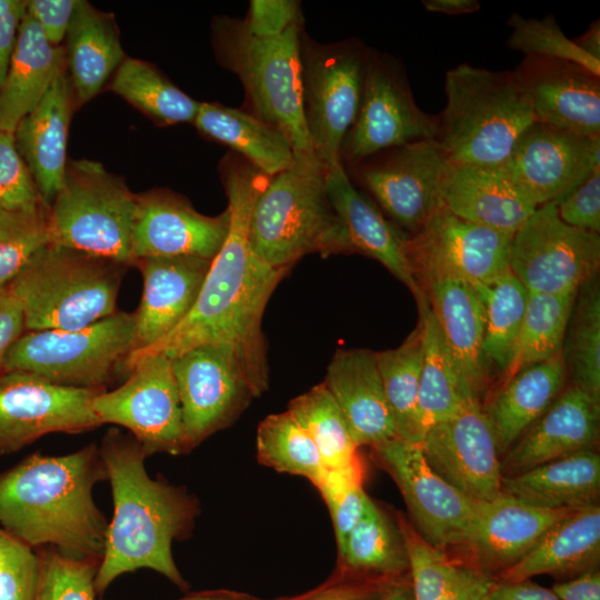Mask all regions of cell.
<instances>
[{"instance_id": "cell-1", "label": "cell", "mask_w": 600, "mask_h": 600, "mask_svg": "<svg viewBox=\"0 0 600 600\" xmlns=\"http://www.w3.org/2000/svg\"><path fill=\"white\" fill-rule=\"evenodd\" d=\"M221 176L228 198L229 230L211 261L196 304L164 338L132 351L121 370L130 373L156 354L173 359L200 344H224L234 351L262 394L269 384L262 318L270 297L289 270L264 263L249 242L251 211L270 177L236 157H227L221 163Z\"/></svg>"}, {"instance_id": "cell-2", "label": "cell", "mask_w": 600, "mask_h": 600, "mask_svg": "<svg viewBox=\"0 0 600 600\" xmlns=\"http://www.w3.org/2000/svg\"><path fill=\"white\" fill-rule=\"evenodd\" d=\"M99 451L111 486L113 517L94 580L98 597L118 577L139 569H151L188 591L171 550L173 541L192 532L198 500L182 487L151 478L144 467L148 456L131 434L109 429Z\"/></svg>"}, {"instance_id": "cell-3", "label": "cell", "mask_w": 600, "mask_h": 600, "mask_svg": "<svg viewBox=\"0 0 600 600\" xmlns=\"http://www.w3.org/2000/svg\"><path fill=\"white\" fill-rule=\"evenodd\" d=\"M104 480L96 443L63 456L30 454L0 473V528L31 548L101 559L109 522L92 491Z\"/></svg>"}, {"instance_id": "cell-4", "label": "cell", "mask_w": 600, "mask_h": 600, "mask_svg": "<svg viewBox=\"0 0 600 600\" xmlns=\"http://www.w3.org/2000/svg\"><path fill=\"white\" fill-rule=\"evenodd\" d=\"M327 167L311 153L270 177L253 204L249 242L254 254L276 269L290 270L310 253H353L326 184Z\"/></svg>"}, {"instance_id": "cell-5", "label": "cell", "mask_w": 600, "mask_h": 600, "mask_svg": "<svg viewBox=\"0 0 600 600\" xmlns=\"http://www.w3.org/2000/svg\"><path fill=\"white\" fill-rule=\"evenodd\" d=\"M444 91L434 140L453 164L502 166L537 121L512 71L461 63L446 72Z\"/></svg>"}, {"instance_id": "cell-6", "label": "cell", "mask_w": 600, "mask_h": 600, "mask_svg": "<svg viewBox=\"0 0 600 600\" xmlns=\"http://www.w3.org/2000/svg\"><path fill=\"white\" fill-rule=\"evenodd\" d=\"M128 266L49 243L9 283L28 331L77 330L117 312Z\"/></svg>"}, {"instance_id": "cell-7", "label": "cell", "mask_w": 600, "mask_h": 600, "mask_svg": "<svg viewBox=\"0 0 600 600\" xmlns=\"http://www.w3.org/2000/svg\"><path fill=\"white\" fill-rule=\"evenodd\" d=\"M301 24L276 37L249 32L243 20L218 17L212 43L220 64L236 73L252 114L279 129L294 153H311L302 107Z\"/></svg>"}, {"instance_id": "cell-8", "label": "cell", "mask_w": 600, "mask_h": 600, "mask_svg": "<svg viewBox=\"0 0 600 600\" xmlns=\"http://www.w3.org/2000/svg\"><path fill=\"white\" fill-rule=\"evenodd\" d=\"M136 203L123 179L101 163L70 161L48 210L51 243L130 267Z\"/></svg>"}, {"instance_id": "cell-9", "label": "cell", "mask_w": 600, "mask_h": 600, "mask_svg": "<svg viewBox=\"0 0 600 600\" xmlns=\"http://www.w3.org/2000/svg\"><path fill=\"white\" fill-rule=\"evenodd\" d=\"M134 346V312L117 311L77 330L23 332L8 351L3 369L63 387L106 390Z\"/></svg>"}, {"instance_id": "cell-10", "label": "cell", "mask_w": 600, "mask_h": 600, "mask_svg": "<svg viewBox=\"0 0 600 600\" xmlns=\"http://www.w3.org/2000/svg\"><path fill=\"white\" fill-rule=\"evenodd\" d=\"M368 51L357 41H301L306 128L313 153L327 168L341 162L342 143L360 104Z\"/></svg>"}, {"instance_id": "cell-11", "label": "cell", "mask_w": 600, "mask_h": 600, "mask_svg": "<svg viewBox=\"0 0 600 600\" xmlns=\"http://www.w3.org/2000/svg\"><path fill=\"white\" fill-rule=\"evenodd\" d=\"M438 118L416 103L399 61L369 50L359 109L347 132L341 162L358 164L382 151L436 139Z\"/></svg>"}, {"instance_id": "cell-12", "label": "cell", "mask_w": 600, "mask_h": 600, "mask_svg": "<svg viewBox=\"0 0 600 600\" xmlns=\"http://www.w3.org/2000/svg\"><path fill=\"white\" fill-rule=\"evenodd\" d=\"M509 267L529 292H577L598 276L600 236L567 224L548 202L513 233Z\"/></svg>"}, {"instance_id": "cell-13", "label": "cell", "mask_w": 600, "mask_h": 600, "mask_svg": "<svg viewBox=\"0 0 600 600\" xmlns=\"http://www.w3.org/2000/svg\"><path fill=\"white\" fill-rule=\"evenodd\" d=\"M92 409L102 424L130 431L147 456L190 452L171 359L152 356L140 362L119 388L99 392Z\"/></svg>"}, {"instance_id": "cell-14", "label": "cell", "mask_w": 600, "mask_h": 600, "mask_svg": "<svg viewBox=\"0 0 600 600\" xmlns=\"http://www.w3.org/2000/svg\"><path fill=\"white\" fill-rule=\"evenodd\" d=\"M190 450L230 426L261 394L224 344L193 347L171 359Z\"/></svg>"}, {"instance_id": "cell-15", "label": "cell", "mask_w": 600, "mask_h": 600, "mask_svg": "<svg viewBox=\"0 0 600 600\" xmlns=\"http://www.w3.org/2000/svg\"><path fill=\"white\" fill-rule=\"evenodd\" d=\"M450 164L432 139L382 151L356 166L360 181L391 222L411 236L442 207L441 186Z\"/></svg>"}, {"instance_id": "cell-16", "label": "cell", "mask_w": 600, "mask_h": 600, "mask_svg": "<svg viewBox=\"0 0 600 600\" xmlns=\"http://www.w3.org/2000/svg\"><path fill=\"white\" fill-rule=\"evenodd\" d=\"M512 236L466 221L441 207L418 232L407 236L404 249L418 286L434 277L478 284L510 271Z\"/></svg>"}, {"instance_id": "cell-17", "label": "cell", "mask_w": 600, "mask_h": 600, "mask_svg": "<svg viewBox=\"0 0 600 600\" xmlns=\"http://www.w3.org/2000/svg\"><path fill=\"white\" fill-rule=\"evenodd\" d=\"M103 390L63 387L21 371L0 373V454L56 432L82 433L102 423L92 409Z\"/></svg>"}, {"instance_id": "cell-18", "label": "cell", "mask_w": 600, "mask_h": 600, "mask_svg": "<svg viewBox=\"0 0 600 600\" xmlns=\"http://www.w3.org/2000/svg\"><path fill=\"white\" fill-rule=\"evenodd\" d=\"M371 449L398 486L418 533L443 551L461 547L479 502L437 474L417 443L393 437Z\"/></svg>"}, {"instance_id": "cell-19", "label": "cell", "mask_w": 600, "mask_h": 600, "mask_svg": "<svg viewBox=\"0 0 600 600\" xmlns=\"http://www.w3.org/2000/svg\"><path fill=\"white\" fill-rule=\"evenodd\" d=\"M419 446L431 469L470 500L486 502L501 494V453L480 401H468L457 414L428 428Z\"/></svg>"}, {"instance_id": "cell-20", "label": "cell", "mask_w": 600, "mask_h": 600, "mask_svg": "<svg viewBox=\"0 0 600 600\" xmlns=\"http://www.w3.org/2000/svg\"><path fill=\"white\" fill-rule=\"evenodd\" d=\"M502 166L536 208L558 202L600 167V136L583 137L536 121Z\"/></svg>"}, {"instance_id": "cell-21", "label": "cell", "mask_w": 600, "mask_h": 600, "mask_svg": "<svg viewBox=\"0 0 600 600\" xmlns=\"http://www.w3.org/2000/svg\"><path fill=\"white\" fill-rule=\"evenodd\" d=\"M229 211L206 216L167 189L137 194L131 237L133 263L142 258L197 256L212 260L229 230Z\"/></svg>"}, {"instance_id": "cell-22", "label": "cell", "mask_w": 600, "mask_h": 600, "mask_svg": "<svg viewBox=\"0 0 600 600\" xmlns=\"http://www.w3.org/2000/svg\"><path fill=\"white\" fill-rule=\"evenodd\" d=\"M537 121L600 136V76L572 61L527 56L512 71Z\"/></svg>"}, {"instance_id": "cell-23", "label": "cell", "mask_w": 600, "mask_h": 600, "mask_svg": "<svg viewBox=\"0 0 600 600\" xmlns=\"http://www.w3.org/2000/svg\"><path fill=\"white\" fill-rule=\"evenodd\" d=\"M600 402L571 384L504 452L502 476H513L573 453L596 450Z\"/></svg>"}, {"instance_id": "cell-24", "label": "cell", "mask_w": 600, "mask_h": 600, "mask_svg": "<svg viewBox=\"0 0 600 600\" xmlns=\"http://www.w3.org/2000/svg\"><path fill=\"white\" fill-rule=\"evenodd\" d=\"M570 509H541L500 494L479 502L461 547L470 563L496 578L517 563Z\"/></svg>"}, {"instance_id": "cell-25", "label": "cell", "mask_w": 600, "mask_h": 600, "mask_svg": "<svg viewBox=\"0 0 600 600\" xmlns=\"http://www.w3.org/2000/svg\"><path fill=\"white\" fill-rule=\"evenodd\" d=\"M211 261L197 256H171L142 258L133 263L142 274L143 292L134 312L132 351L152 346L181 323L198 300Z\"/></svg>"}, {"instance_id": "cell-26", "label": "cell", "mask_w": 600, "mask_h": 600, "mask_svg": "<svg viewBox=\"0 0 600 600\" xmlns=\"http://www.w3.org/2000/svg\"><path fill=\"white\" fill-rule=\"evenodd\" d=\"M470 396L480 401L490 369L483 350L484 312L474 287L451 277L419 282Z\"/></svg>"}, {"instance_id": "cell-27", "label": "cell", "mask_w": 600, "mask_h": 600, "mask_svg": "<svg viewBox=\"0 0 600 600\" xmlns=\"http://www.w3.org/2000/svg\"><path fill=\"white\" fill-rule=\"evenodd\" d=\"M322 383L340 409L358 448H372L396 437L374 351L338 350Z\"/></svg>"}, {"instance_id": "cell-28", "label": "cell", "mask_w": 600, "mask_h": 600, "mask_svg": "<svg viewBox=\"0 0 600 600\" xmlns=\"http://www.w3.org/2000/svg\"><path fill=\"white\" fill-rule=\"evenodd\" d=\"M326 184L331 206L341 221L352 252L379 261L413 293L418 307L427 302L406 256L407 234L356 189L342 162L327 168Z\"/></svg>"}, {"instance_id": "cell-29", "label": "cell", "mask_w": 600, "mask_h": 600, "mask_svg": "<svg viewBox=\"0 0 600 600\" xmlns=\"http://www.w3.org/2000/svg\"><path fill=\"white\" fill-rule=\"evenodd\" d=\"M66 68L58 72L43 98L14 131L17 148L48 208L62 186L68 166V131L74 96Z\"/></svg>"}, {"instance_id": "cell-30", "label": "cell", "mask_w": 600, "mask_h": 600, "mask_svg": "<svg viewBox=\"0 0 600 600\" xmlns=\"http://www.w3.org/2000/svg\"><path fill=\"white\" fill-rule=\"evenodd\" d=\"M442 207L457 217L513 234L537 209L503 166L451 163L441 186Z\"/></svg>"}, {"instance_id": "cell-31", "label": "cell", "mask_w": 600, "mask_h": 600, "mask_svg": "<svg viewBox=\"0 0 600 600\" xmlns=\"http://www.w3.org/2000/svg\"><path fill=\"white\" fill-rule=\"evenodd\" d=\"M600 507L571 511L551 526L534 547L494 579L519 581L549 574L567 581L599 568Z\"/></svg>"}, {"instance_id": "cell-32", "label": "cell", "mask_w": 600, "mask_h": 600, "mask_svg": "<svg viewBox=\"0 0 600 600\" xmlns=\"http://www.w3.org/2000/svg\"><path fill=\"white\" fill-rule=\"evenodd\" d=\"M501 493L541 509L577 510L597 506L600 456L597 450L582 451L502 477Z\"/></svg>"}, {"instance_id": "cell-33", "label": "cell", "mask_w": 600, "mask_h": 600, "mask_svg": "<svg viewBox=\"0 0 600 600\" xmlns=\"http://www.w3.org/2000/svg\"><path fill=\"white\" fill-rule=\"evenodd\" d=\"M66 40L74 102L83 104L101 91L126 59L119 31L111 13L78 0Z\"/></svg>"}, {"instance_id": "cell-34", "label": "cell", "mask_w": 600, "mask_h": 600, "mask_svg": "<svg viewBox=\"0 0 600 600\" xmlns=\"http://www.w3.org/2000/svg\"><path fill=\"white\" fill-rule=\"evenodd\" d=\"M64 67V50L51 44L40 26L26 12L0 88V128L14 133Z\"/></svg>"}, {"instance_id": "cell-35", "label": "cell", "mask_w": 600, "mask_h": 600, "mask_svg": "<svg viewBox=\"0 0 600 600\" xmlns=\"http://www.w3.org/2000/svg\"><path fill=\"white\" fill-rule=\"evenodd\" d=\"M567 376L563 354L532 364L502 383L484 409L501 454L551 406Z\"/></svg>"}, {"instance_id": "cell-36", "label": "cell", "mask_w": 600, "mask_h": 600, "mask_svg": "<svg viewBox=\"0 0 600 600\" xmlns=\"http://www.w3.org/2000/svg\"><path fill=\"white\" fill-rule=\"evenodd\" d=\"M197 130L230 147L262 173L272 177L294 160L288 138L254 114L216 102H200L192 122Z\"/></svg>"}, {"instance_id": "cell-37", "label": "cell", "mask_w": 600, "mask_h": 600, "mask_svg": "<svg viewBox=\"0 0 600 600\" xmlns=\"http://www.w3.org/2000/svg\"><path fill=\"white\" fill-rule=\"evenodd\" d=\"M422 362L418 408L423 432L457 414L473 399L461 380L454 360L428 302L419 307Z\"/></svg>"}, {"instance_id": "cell-38", "label": "cell", "mask_w": 600, "mask_h": 600, "mask_svg": "<svg viewBox=\"0 0 600 600\" xmlns=\"http://www.w3.org/2000/svg\"><path fill=\"white\" fill-rule=\"evenodd\" d=\"M340 571L366 578L397 580L409 576L404 540L397 522L373 501L338 553Z\"/></svg>"}, {"instance_id": "cell-39", "label": "cell", "mask_w": 600, "mask_h": 600, "mask_svg": "<svg viewBox=\"0 0 600 600\" xmlns=\"http://www.w3.org/2000/svg\"><path fill=\"white\" fill-rule=\"evenodd\" d=\"M577 292H529L526 313L501 384L519 371L563 352V343Z\"/></svg>"}, {"instance_id": "cell-40", "label": "cell", "mask_w": 600, "mask_h": 600, "mask_svg": "<svg viewBox=\"0 0 600 600\" xmlns=\"http://www.w3.org/2000/svg\"><path fill=\"white\" fill-rule=\"evenodd\" d=\"M376 359L396 437L419 444L424 436L418 408L422 362L419 323L399 347L376 352Z\"/></svg>"}, {"instance_id": "cell-41", "label": "cell", "mask_w": 600, "mask_h": 600, "mask_svg": "<svg viewBox=\"0 0 600 600\" xmlns=\"http://www.w3.org/2000/svg\"><path fill=\"white\" fill-rule=\"evenodd\" d=\"M110 89L162 126L192 123L200 104L154 66L134 58L121 62L112 76Z\"/></svg>"}, {"instance_id": "cell-42", "label": "cell", "mask_w": 600, "mask_h": 600, "mask_svg": "<svg viewBox=\"0 0 600 600\" xmlns=\"http://www.w3.org/2000/svg\"><path fill=\"white\" fill-rule=\"evenodd\" d=\"M287 410L310 436L327 470L362 463L342 413L322 382L293 398Z\"/></svg>"}, {"instance_id": "cell-43", "label": "cell", "mask_w": 600, "mask_h": 600, "mask_svg": "<svg viewBox=\"0 0 600 600\" xmlns=\"http://www.w3.org/2000/svg\"><path fill=\"white\" fill-rule=\"evenodd\" d=\"M472 286L484 312V356L491 368L502 372L526 313L529 291L511 271Z\"/></svg>"}, {"instance_id": "cell-44", "label": "cell", "mask_w": 600, "mask_h": 600, "mask_svg": "<svg viewBox=\"0 0 600 600\" xmlns=\"http://www.w3.org/2000/svg\"><path fill=\"white\" fill-rule=\"evenodd\" d=\"M562 352L573 386L600 402V288L598 277L579 290L572 307Z\"/></svg>"}, {"instance_id": "cell-45", "label": "cell", "mask_w": 600, "mask_h": 600, "mask_svg": "<svg viewBox=\"0 0 600 600\" xmlns=\"http://www.w3.org/2000/svg\"><path fill=\"white\" fill-rule=\"evenodd\" d=\"M259 463L278 472L300 476L314 487L327 469L314 442L287 410L266 417L257 429Z\"/></svg>"}, {"instance_id": "cell-46", "label": "cell", "mask_w": 600, "mask_h": 600, "mask_svg": "<svg viewBox=\"0 0 600 600\" xmlns=\"http://www.w3.org/2000/svg\"><path fill=\"white\" fill-rule=\"evenodd\" d=\"M48 210L0 211V284H8L51 243Z\"/></svg>"}, {"instance_id": "cell-47", "label": "cell", "mask_w": 600, "mask_h": 600, "mask_svg": "<svg viewBox=\"0 0 600 600\" xmlns=\"http://www.w3.org/2000/svg\"><path fill=\"white\" fill-rule=\"evenodd\" d=\"M507 24L512 29L507 40V46L511 50L520 51L526 57L537 56L572 61L600 76V60L586 53L573 39H569L552 14L536 19L512 13Z\"/></svg>"}, {"instance_id": "cell-48", "label": "cell", "mask_w": 600, "mask_h": 600, "mask_svg": "<svg viewBox=\"0 0 600 600\" xmlns=\"http://www.w3.org/2000/svg\"><path fill=\"white\" fill-rule=\"evenodd\" d=\"M37 553L36 600H97L94 580L101 559L71 557L49 547Z\"/></svg>"}, {"instance_id": "cell-49", "label": "cell", "mask_w": 600, "mask_h": 600, "mask_svg": "<svg viewBox=\"0 0 600 600\" xmlns=\"http://www.w3.org/2000/svg\"><path fill=\"white\" fill-rule=\"evenodd\" d=\"M316 488L329 509L340 553L372 501L363 489V466L327 470Z\"/></svg>"}, {"instance_id": "cell-50", "label": "cell", "mask_w": 600, "mask_h": 600, "mask_svg": "<svg viewBox=\"0 0 600 600\" xmlns=\"http://www.w3.org/2000/svg\"><path fill=\"white\" fill-rule=\"evenodd\" d=\"M43 207L14 133L0 128V211H36Z\"/></svg>"}, {"instance_id": "cell-51", "label": "cell", "mask_w": 600, "mask_h": 600, "mask_svg": "<svg viewBox=\"0 0 600 600\" xmlns=\"http://www.w3.org/2000/svg\"><path fill=\"white\" fill-rule=\"evenodd\" d=\"M0 528V600H36L39 557Z\"/></svg>"}, {"instance_id": "cell-52", "label": "cell", "mask_w": 600, "mask_h": 600, "mask_svg": "<svg viewBox=\"0 0 600 600\" xmlns=\"http://www.w3.org/2000/svg\"><path fill=\"white\" fill-rule=\"evenodd\" d=\"M393 581L360 577L334 569L332 574L316 588L276 600H382Z\"/></svg>"}, {"instance_id": "cell-53", "label": "cell", "mask_w": 600, "mask_h": 600, "mask_svg": "<svg viewBox=\"0 0 600 600\" xmlns=\"http://www.w3.org/2000/svg\"><path fill=\"white\" fill-rule=\"evenodd\" d=\"M557 203L560 219L569 226L599 233L600 167Z\"/></svg>"}, {"instance_id": "cell-54", "label": "cell", "mask_w": 600, "mask_h": 600, "mask_svg": "<svg viewBox=\"0 0 600 600\" xmlns=\"http://www.w3.org/2000/svg\"><path fill=\"white\" fill-rule=\"evenodd\" d=\"M243 22L254 36H280L302 23L300 3L293 0H252Z\"/></svg>"}, {"instance_id": "cell-55", "label": "cell", "mask_w": 600, "mask_h": 600, "mask_svg": "<svg viewBox=\"0 0 600 600\" xmlns=\"http://www.w3.org/2000/svg\"><path fill=\"white\" fill-rule=\"evenodd\" d=\"M27 12L40 26L48 41L59 47L66 38L78 0H28Z\"/></svg>"}, {"instance_id": "cell-56", "label": "cell", "mask_w": 600, "mask_h": 600, "mask_svg": "<svg viewBox=\"0 0 600 600\" xmlns=\"http://www.w3.org/2000/svg\"><path fill=\"white\" fill-rule=\"evenodd\" d=\"M494 578L470 562H462L450 584L430 600H489Z\"/></svg>"}, {"instance_id": "cell-57", "label": "cell", "mask_w": 600, "mask_h": 600, "mask_svg": "<svg viewBox=\"0 0 600 600\" xmlns=\"http://www.w3.org/2000/svg\"><path fill=\"white\" fill-rule=\"evenodd\" d=\"M26 12L27 3L23 0H0V88L6 79Z\"/></svg>"}, {"instance_id": "cell-58", "label": "cell", "mask_w": 600, "mask_h": 600, "mask_svg": "<svg viewBox=\"0 0 600 600\" xmlns=\"http://www.w3.org/2000/svg\"><path fill=\"white\" fill-rule=\"evenodd\" d=\"M21 307L8 284H0V373L4 371V359L13 343L24 331Z\"/></svg>"}, {"instance_id": "cell-59", "label": "cell", "mask_w": 600, "mask_h": 600, "mask_svg": "<svg viewBox=\"0 0 600 600\" xmlns=\"http://www.w3.org/2000/svg\"><path fill=\"white\" fill-rule=\"evenodd\" d=\"M489 600H560L557 594L530 579L519 581L494 580Z\"/></svg>"}, {"instance_id": "cell-60", "label": "cell", "mask_w": 600, "mask_h": 600, "mask_svg": "<svg viewBox=\"0 0 600 600\" xmlns=\"http://www.w3.org/2000/svg\"><path fill=\"white\" fill-rule=\"evenodd\" d=\"M551 590L560 600H600V570H589L577 578L559 581Z\"/></svg>"}, {"instance_id": "cell-61", "label": "cell", "mask_w": 600, "mask_h": 600, "mask_svg": "<svg viewBox=\"0 0 600 600\" xmlns=\"http://www.w3.org/2000/svg\"><path fill=\"white\" fill-rule=\"evenodd\" d=\"M422 4L430 12L449 16L469 14L480 9L477 0H423Z\"/></svg>"}, {"instance_id": "cell-62", "label": "cell", "mask_w": 600, "mask_h": 600, "mask_svg": "<svg viewBox=\"0 0 600 600\" xmlns=\"http://www.w3.org/2000/svg\"><path fill=\"white\" fill-rule=\"evenodd\" d=\"M179 600H267V599H262V598L249 594V593L228 590V589H216V590H204V591L189 593Z\"/></svg>"}, {"instance_id": "cell-63", "label": "cell", "mask_w": 600, "mask_h": 600, "mask_svg": "<svg viewBox=\"0 0 600 600\" xmlns=\"http://www.w3.org/2000/svg\"><path fill=\"white\" fill-rule=\"evenodd\" d=\"M576 44L591 57L600 60V23L593 21L589 28L577 39Z\"/></svg>"}, {"instance_id": "cell-64", "label": "cell", "mask_w": 600, "mask_h": 600, "mask_svg": "<svg viewBox=\"0 0 600 600\" xmlns=\"http://www.w3.org/2000/svg\"><path fill=\"white\" fill-rule=\"evenodd\" d=\"M382 600H413L410 576L391 582Z\"/></svg>"}]
</instances>
